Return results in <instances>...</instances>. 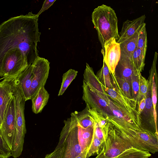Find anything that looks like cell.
<instances>
[{
	"instance_id": "cell-1",
	"label": "cell",
	"mask_w": 158,
	"mask_h": 158,
	"mask_svg": "<svg viewBox=\"0 0 158 158\" xmlns=\"http://www.w3.org/2000/svg\"><path fill=\"white\" fill-rule=\"evenodd\" d=\"M39 16L29 12L11 17L0 24V58L12 51L21 52L31 65L38 56L37 45L41 33Z\"/></svg>"
},
{
	"instance_id": "cell-2",
	"label": "cell",
	"mask_w": 158,
	"mask_h": 158,
	"mask_svg": "<svg viewBox=\"0 0 158 158\" xmlns=\"http://www.w3.org/2000/svg\"><path fill=\"white\" fill-rule=\"evenodd\" d=\"M103 131V149L106 158H148L151 156L148 152L136 148L122 138L110 122Z\"/></svg>"
},
{
	"instance_id": "cell-3",
	"label": "cell",
	"mask_w": 158,
	"mask_h": 158,
	"mask_svg": "<svg viewBox=\"0 0 158 158\" xmlns=\"http://www.w3.org/2000/svg\"><path fill=\"white\" fill-rule=\"evenodd\" d=\"M92 21L102 49L107 40L111 38L118 40V19L114 10L110 7L103 4L95 8L92 14Z\"/></svg>"
},
{
	"instance_id": "cell-4",
	"label": "cell",
	"mask_w": 158,
	"mask_h": 158,
	"mask_svg": "<svg viewBox=\"0 0 158 158\" xmlns=\"http://www.w3.org/2000/svg\"><path fill=\"white\" fill-rule=\"evenodd\" d=\"M95 92L106 102L110 113L107 119L114 127L135 130L144 128L140 115L131 113L120 106L106 94L103 89Z\"/></svg>"
},
{
	"instance_id": "cell-5",
	"label": "cell",
	"mask_w": 158,
	"mask_h": 158,
	"mask_svg": "<svg viewBox=\"0 0 158 158\" xmlns=\"http://www.w3.org/2000/svg\"><path fill=\"white\" fill-rule=\"evenodd\" d=\"M57 145L63 149L60 158H76L82 150L79 139V123L73 112L64 121Z\"/></svg>"
},
{
	"instance_id": "cell-6",
	"label": "cell",
	"mask_w": 158,
	"mask_h": 158,
	"mask_svg": "<svg viewBox=\"0 0 158 158\" xmlns=\"http://www.w3.org/2000/svg\"><path fill=\"white\" fill-rule=\"evenodd\" d=\"M114 127L120 136L136 148L152 153L158 152V136L155 133L144 128L135 130Z\"/></svg>"
},
{
	"instance_id": "cell-7",
	"label": "cell",
	"mask_w": 158,
	"mask_h": 158,
	"mask_svg": "<svg viewBox=\"0 0 158 158\" xmlns=\"http://www.w3.org/2000/svg\"><path fill=\"white\" fill-rule=\"evenodd\" d=\"M49 64L47 59L38 56L31 64L33 78L30 90L31 99L44 86L48 76Z\"/></svg>"
},
{
	"instance_id": "cell-8",
	"label": "cell",
	"mask_w": 158,
	"mask_h": 158,
	"mask_svg": "<svg viewBox=\"0 0 158 158\" xmlns=\"http://www.w3.org/2000/svg\"><path fill=\"white\" fill-rule=\"evenodd\" d=\"M16 133L15 100L12 97L7 104L0 127V134L11 150Z\"/></svg>"
},
{
	"instance_id": "cell-9",
	"label": "cell",
	"mask_w": 158,
	"mask_h": 158,
	"mask_svg": "<svg viewBox=\"0 0 158 158\" xmlns=\"http://www.w3.org/2000/svg\"><path fill=\"white\" fill-rule=\"evenodd\" d=\"M110 73L112 87L108 88L102 85L105 92L113 100L130 113L140 115L136 109L138 103L134 99H130L125 96L118 85L115 73H112L110 71Z\"/></svg>"
},
{
	"instance_id": "cell-10",
	"label": "cell",
	"mask_w": 158,
	"mask_h": 158,
	"mask_svg": "<svg viewBox=\"0 0 158 158\" xmlns=\"http://www.w3.org/2000/svg\"><path fill=\"white\" fill-rule=\"evenodd\" d=\"M13 94L15 100V134L21 136L25 134V126L24 110L26 101L21 86L15 79Z\"/></svg>"
},
{
	"instance_id": "cell-11",
	"label": "cell",
	"mask_w": 158,
	"mask_h": 158,
	"mask_svg": "<svg viewBox=\"0 0 158 158\" xmlns=\"http://www.w3.org/2000/svg\"><path fill=\"white\" fill-rule=\"evenodd\" d=\"M101 53L103 60L112 73H115L116 67L120 58L121 50L119 44L116 40L111 38L106 41Z\"/></svg>"
},
{
	"instance_id": "cell-12",
	"label": "cell",
	"mask_w": 158,
	"mask_h": 158,
	"mask_svg": "<svg viewBox=\"0 0 158 158\" xmlns=\"http://www.w3.org/2000/svg\"><path fill=\"white\" fill-rule=\"evenodd\" d=\"M82 99L86 105L91 108L95 109L107 119L110 115L106 102L100 97L83 81Z\"/></svg>"
},
{
	"instance_id": "cell-13",
	"label": "cell",
	"mask_w": 158,
	"mask_h": 158,
	"mask_svg": "<svg viewBox=\"0 0 158 158\" xmlns=\"http://www.w3.org/2000/svg\"><path fill=\"white\" fill-rule=\"evenodd\" d=\"M0 82V116L2 123L8 103L12 98L16 78L3 77Z\"/></svg>"
},
{
	"instance_id": "cell-14",
	"label": "cell",
	"mask_w": 158,
	"mask_h": 158,
	"mask_svg": "<svg viewBox=\"0 0 158 158\" xmlns=\"http://www.w3.org/2000/svg\"><path fill=\"white\" fill-rule=\"evenodd\" d=\"M134 73L135 71L131 59L121 52L120 58L115 69V75L125 79L131 85Z\"/></svg>"
},
{
	"instance_id": "cell-15",
	"label": "cell",
	"mask_w": 158,
	"mask_h": 158,
	"mask_svg": "<svg viewBox=\"0 0 158 158\" xmlns=\"http://www.w3.org/2000/svg\"><path fill=\"white\" fill-rule=\"evenodd\" d=\"M146 18L143 15L132 20L127 19L123 22L117 42L120 44L133 35L144 24Z\"/></svg>"
},
{
	"instance_id": "cell-16",
	"label": "cell",
	"mask_w": 158,
	"mask_h": 158,
	"mask_svg": "<svg viewBox=\"0 0 158 158\" xmlns=\"http://www.w3.org/2000/svg\"><path fill=\"white\" fill-rule=\"evenodd\" d=\"M158 58V53L155 52L151 69L150 70L149 76L148 80L151 84V99L153 108V115L155 127L157 132V113L156 105L157 97V86L158 78L156 69V65Z\"/></svg>"
},
{
	"instance_id": "cell-17",
	"label": "cell",
	"mask_w": 158,
	"mask_h": 158,
	"mask_svg": "<svg viewBox=\"0 0 158 158\" xmlns=\"http://www.w3.org/2000/svg\"><path fill=\"white\" fill-rule=\"evenodd\" d=\"M32 78L31 65L22 71L16 78L21 86L26 101L31 99L30 90Z\"/></svg>"
},
{
	"instance_id": "cell-18",
	"label": "cell",
	"mask_w": 158,
	"mask_h": 158,
	"mask_svg": "<svg viewBox=\"0 0 158 158\" xmlns=\"http://www.w3.org/2000/svg\"><path fill=\"white\" fill-rule=\"evenodd\" d=\"M49 97V94L44 87H42L36 95L31 100L32 101V109L35 114L41 112L47 104Z\"/></svg>"
},
{
	"instance_id": "cell-19",
	"label": "cell",
	"mask_w": 158,
	"mask_h": 158,
	"mask_svg": "<svg viewBox=\"0 0 158 158\" xmlns=\"http://www.w3.org/2000/svg\"><path fill=\"white\" fill-rule=\"evenodd\" d=\"M94 126L85 129L79 123V139L82 152H86L93 140Z\"/></svg>"
},
{
	"instance_id": "cell-20",
	"label": "cell",
	"mask_w": 158,
	"mask_h": 158,
	"mask_svg": "<svg viewBox=\"0 0 158 158\" xmlns=\"http://www.w3.org/2000/svg\"><path fill=\"white\" fill-rule=\"evenodd\" d=\"M143 24L133 35L119 44L121 52L131 59L132 54L137 47L139 31Z\"/></svg>"
},
{
	"instance_id": "cell-21",
	"label": "cell",
	"mask_w": 158,
	"mask_h": 158,
	"mask_svg": "<svg viewBox=\"0 0 158 158\" xmlns=\"http://www.w3.org/2000/svg\"><path fill=\"white\" fill-rule=\"evenodd\" d=\"M146 52L136 48L131 56V60L135 71V74H140L145 66Z\"/></svg>"
},
{
	"instance_id": "cell-22",
	"label": "cell",
	"mask_w": 158,
	"mask_h": 158,
	"mask_svg": "<svg viewBox=\"0 0 158 158\" xmlns=\"http://www.w3.org/2000/svg\"><path fill=\"white\" fill-rule=\"evenodd\" d=\"M80 125L84 128L93 126L94 122L89 114L87 107L80 112L75 111L74 112Z\"/></svg>"
},
{
	"instance_id": "cell-23",
	"label": "cell",
	"mask_w": 158,
	"mask_h": 158,
	"mask_svg": "<svg viewBox=\"0 0 158 158\" xmlns=\"http://www.w3.org/2000/svg\"><path fill=\"white\" fill-rule=\"evenodd\" d=\"M96 76L102 85L108 88L112 87L110 71L104 60L102 67L97 72Z\"/></svg>"
},
{
	"instance_id": "cell-24",
	"label": "cell",
	"mask_w": 158,
	"mask_h": 158,
	"mask_svg": "<svg viewBox=\"0 0 158 158\" xmlns=\"http://www.w3.org/2000/svg\"><path fill=\"white\" fill-rule=\"evenodd\" d=\"M86 106L93 121L97 123L103 130L105 129L108 126L110 123L106 117L95 109L90 108L87 105Z\"/></svg>"
},
{
	"instance_id": "cell-25",
	"label": "cell",
	"mask_w": 158,
	"mask_h": 158,
	"mask_svg": "<svg viewBox=\"0 0 158 158\" xmlns=\"http://www.w3.org/2000/svg\"><path fill=\"white\" fill-rule=\"evenodd\" d=\"M78 71L70 69L64 73L62 76V80L58 96L62 95L72 81L75 79Z\"/></svg>"
},
{
	"instance_id": "cell-26",
	"label": "cell",
	"mask_w": 158,
	"mask_h": 158,
	"mask_svg": "<svg viewBox=\"0 0 158 158\" xmlns=\"http://www.w3.org/2000/svg\"><path fill=\"white\" fill-rule=\"evenodd\" d=\"M103 141L97 138L94 133L93 140L87 150L86 158H89L91 156L98 155L103 149Z\"/></svg>"
},
{
	"instance_id": "cell-27",
	"label": "cell",
	"mask_w": 158,
	"mask_h": 158,
	"mask_svg": "<svg viewBox=\"0 0 158 158\" xmlns=\"http://www.w3.org/2000/svg\"><path fill=\"white\" fill-rule=\"evenodd\" d=\"M151 89V84L148 80H146L142 76L141 73L139 75V89L137 99V102L143 98H145L147 94Z\"/></svg>"
},
{
	"instance_id": "cell-28",
	"label": "cell",
	"mask_w": 158,
	"mask_h": 158,
	"mask_svg": "<svg viewBox=\"0 0 158 158\" xmlns=\"http://www.w3.org/2000/svg\"><path fill=\"white\" fill-rule=\"evenodd\" d=\"M146 25L144 23L139 31L136 48L146 52L147 38Z\"/></svg>"
},
{
	"instance_id": "cell-29",
	"label": "cell",
	"mask_w": 158,
	"mask_h": 158,
	"mask_svg": "<svg viewBox=\"0 0 158 158\" xmlns=\"http://www.w3.org/2000/svg\"><path fill=\"white\" fill-rule=\"evenodd\" d=\"M115 77L119 87L125 96L130 99H133L132 95L131 85L125 79L115 75Z\"/></svg>"
},
{
	"instance_id": "cell-30",
	"label": "cell",
	"mask_w": 158,
	"mask_h": 158,
	"mask_svg": "<svg viewBox=\"0 0 158 158\" xmlns=\"http://www.w3.org/2000/svg\"><path fill=\"white\" fill-rule=\"evenodd\" d=\"M141 73H134L131 81L132 97L137 102L139 93V75Z\"/></svg>"
},
{
	"instance_id": "cell-31",
	"label": "cell",
	"mask_w": 158,
	"mask_h": 158,
	"mask_svg": "<svg viewBox=\"0 0 158 158\" xmlns=\"http://www.w3.org/2000/svg\"><path fill=\"white\" fill-rule=\"evenodd\" d=\"M11 156V150L0 134V157L8 158Z\"/></svg>"
},
{
	"instance_id": "cell-32",
	"label": "cell",
	"mask_w": 158,
	"mask_h": 158,
	"mask_svg": "<svg viewBox=\"0 0 158 158\" xmlns=\"http://www.w3.org/2000/svg\"><path fill=\"white\" fill-rule=\"evenodd\" d=\"M94 122V133L96 137L100 140L104 141L103 130L95 122Z\"/></svg>"
},
{
	"instance_id": "cell-33",
	"label": "cell",
	"mask_w": 158,
	"mask_h": 158,
	"mask_svg": "<svg viewBox=\"0 0 158 158\" xmlns=\"http://www.w3.org/2000/svg\"><path fill=\"white\" fill-rule=\"evenodd\" d=\"M62 149V147L57 145L54 151L47 154L44 158H60Z\"/></svg>"
},
{
	"instance_id": "cell-34",
	"label": "cell",
	"mask_w": 158,
	"mask_h": 158,
	"mask_svg": "<svg viewBox=\"0 0 158 158\" xmlns=\"http://www.w3.org/2000/svg\"><path fill=\"white\" fill-rule=\"evenodd\" d=\"M56 0H45L43 2L42 6L39 12L36 14L38 16L43 12L50 7L54 3Z\"/></svg>"
},
{
	"instance_id": "cell-35",
	"label": "cell",
	"mask_w": 158,
	"mask_h": 158,
	"mask_svg": "<svg viewBox=\"0 0 158 158\" xmlns=\"http://www.w3.org/2000/svg\"><path fill=\"white\" fill-rule=\"evenodd\" d=\"M145 98H143L139 101L138 102V111L140 114L145 108Z\"/></svg>"
},
{
	"instance_id": "cell-36",
	"label": "cell",
	"mask_w": 158,
	"mask_h": 158,
	"mask_svg": "<svg viewBox=\"0 0 158 158\" xmlns=\"http://www.w3.org/2000/svg\"><path fill=\"white\" fill-rule=\"evenodd\" d=\"M86 155L87 152H82L77 156L76 158H86Z\"/></svg>"
},
{
	"instance_id": "cell-37",
	"label": "cell",
	"mask_w": 158,
	"mask_h": 158,
	"mask_svg": "<svg viewBox=\"0 0 158 158\" xmlns=\"http://www.w3.org/2000/svg\"><path fill=\"white\" fill-rule=\"evenodd\" d=\"M95 158H106L104 154L103 149Z\"/></svg>"
},
{
	"instance_id": "cell-38",
	"label": "cell",
	"mask_w": 158,
	"mask_h": 158,
	"mask_svg": "<svg viewBox=\"0 0 158 158\" xmlns=\"http://www.w3.org/2000/svg\"><path fill=\"white\" fill-rule=\"evenodd\" d=\"M1 124H2V122H1V117H0V127H1Z\"/></svg>"
},
{
	"instance_id": "cell-39",
	"label": "cell",
	"mask_w": 158,
	"mask_h": 158,
	"mask_svg": "<svg viewBox=\"0 0 158 158\" xmlns=\"http://www.w3.org/2000/svg\"><path fill=\"white\" fill-rule=\"evenodd\" d=\"M0 158H5V157H0Z\"/></svg>"
},
{
	"instance_id": "cell-40",
	"label": "cell",
	"mask_w": 158,
	"mask_h": 158,
	"mask_svg": "<svg viewBox=\"0 0 158 158\" xmlns=\"http://www.w3.org/2000/svg\"><path fill=\"white\" fill-rule=\"evenodd\" d=\"M1 79H0V80H1Z\"/></svg>"
}]
</instances>
